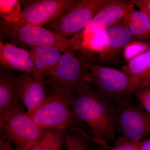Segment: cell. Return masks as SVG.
Wrapping results in <instances>:
<instances>
[{
    "instance_id": "obj_16",
    "label": "cell",
    "mask_w": 150,
    "mask_h": 150,
    "mask_svg": "<svg viewBox=\"0 0 150 150\" xmlns=\"http://www.w3.org/2000/svg\"><path fill=\"white\" fill-rule=\"evenodd\" d=\"M129 31L137 40L150 37V20L147 14L132 6L124 18Z\"/></svg>"
},
{
    "instance_id": "obj_25",
    "label": "cell",
    "mask_w": 150,
    "mask_h": 150,
    "mask_svg": "<svg viewBox=\"0 0 150 150\" xmlns=\"http://www.w3.org/2000/svg\"><path fill=\"white\" fill-rule=\"evenodd\" d=\"M0 150H18L12 147L11 143L4 139H1L0 142Z\"/></svg>"
},
{
    "instance_id": "obj_18",
    "label": "cell",
    "mask_w": 150,
    "mask_h": 150,
    "mask_svg": "<svg viewBox=\"0 0 150 150\" xmlns=\"http://www.w3.org/2000/svg\"><path fill=\"white\" fill-rule=\"evenodd\" d=\"M64 142V131L56 128L43 129L39 139L29 150H62Z\"/></svg>"
},
{
    "instance_id": "obj_19",
    "label": "cell",
    "mask_w": 150,
    "mask_h": 150,
    "mask_svg": "<svg viewBox=\"0 0 150 150\" xmlns=\"http://www.w3.org/2000/svg\"><path fill=\"white\" fill-rule=\"evenodd\" d=\"M22 11L20 2L18 0H0V16L8 22L16 21Z\"/></svg>"
},
{
    "instance_id": "obj_22",
    "label": "cell",
    "mask_w": 150,
    "mask_h": 150,
    "mask_svg": "<svg viewBox=\"0 0 150 150\" xmlns=\"http://www.w3.org/2000/svg\"><path fill=\"white\" fill-rule=\"evenodd\" d=\"M92 142L106 150H141L139 142H133L122 137L117 138L113 146L108 144V142L104 141L93 140Z\"/></svg>"
},
{
    "instance_id": "obj_6",
    "label": "cell",
    "mask_w": 150,
    "mask_h": 150,
    "mask_svg": "<svg viewBox=\"0 0 150 150\" xmlns=\"http://www.w3.org/2000/svg\"><path fill=\"white\" fill-rule=\"evenodd\" d=\"M1 135L18 150H29L40 138L43 129L38 126L22 105L9 112L0 121Z\"/></svg>"
},
{
    "instance_id": "obj_1",
    "label": "cell",
    "mask_w": 150,
    "mask_h": 150,
    "mask_svg": "<svg viewBox=\"0 0 150 150\" xmlns=\"http://www.w3.org/2000/svg\"><path fill=\"white\" fill-rule=\"evenodd\" d=\"M75 94L71 102L73 111L80 121L90 128L93 135L90 141L115 142L117 138L113 105L93 90L90 82Z\"/></svg>"
},
{
    "instance_id": "obj_10",
    "label": "cell",
    "mask_w": 150,
    "mask_h": 150,
    "mask_svg": "<svg viewBox=\"0 0 150 150\" xmlns=\"http://www.w3.org/2000/svg\"><path fill=\"white\" fill-rule=\"evenodd\" d=\"M133 6L130 1L109 0L81 32V40L104 31L121 21Z\"/></svg>"
},
{
    "instance_id": "obj_14",
    "label": "cell",
    "mask_w": 150,
    "mask_h": 150,
    "mask_svg": "<svg viewBox=\"0 0 150 150\" xmlns=\"http://www.w3.org/2000/svg\"><path fill=\"white\" fill-rule=\"evenodd\" d=\"M32 56L34 67V75L48 80L59 64L62 54L58 48L51 46H41L27 49Z\"/></svg>"
},
{
    "instance_id": "obj_12",
    "label": "cell",
    "mask_w": 150,
    "mask_h": 150,
    "mask_svg": "<svg viewBox=\"0 0 150 150\" xmlns=\"http://www.w3.org/2000/svg\"><path fill=\"white\" fill-rule=\"evenodd\" d=\"M106 36V43L98 54V59L102 63H110L118 58L124 48L129 43L136 40L129 31L126 21H121L104 30Z\"/></svg>"
},
{
    "instance_id": "obj_17",
    "label": "cell",
    "mask_w": 150,
    "mask_h": 150,
    "mask_svg": "<svg viewBox=\"0 0 150 150\" xmlns=\"http://www.w3.org/2000/svg\"><path fill=\"white\" fill-rule=\"evenodd\" d=\"M121 69L123 72L137 78L146 87L150 86V50L132 59Z\"/></svg>"
},
{
    "instance_id": "obj_11",
    "label": "cell",
    "mask_w": 150,
    "mask_h": 150,
    "mask_svg": "<svg viewBox=\"0 0 150 150\" xmlns=\"http://www.w3.org/2000/svg\"><path fill=\"white\" fill-rule=\"evenodd\" d=\"M18 86L22 102L30 116L46 101V80L33 74L25 73L17 79Z\"/></svg>"
},
{
    "instance_id": "obj_15",
    "label": "cell",
    "mask_w": 150,
    "mask_h": 150,
    "mask_svg": "<svg viewBox=\"0 0 150 150\" xmlns=\"http://www.w3.org/2000/svg\"><path fill=\"white\" fill-rule=\"evenodd\" d=\"M17 79L8 73L0 76V121L9 112L22 105Z\"/></svg>"
},
{
    "instance_id": "obj_27",
    "label": "cell",
    "mask_w": 150,
    "mask_h": 150,
    "mask_svg": "<svg viewBox=\"0 0 150 150\" xmlns=\"http://www.w3.org/2000/svg\"><path fill=\"white\" fill-rule=\"evenodd\" d=\"M97 150H106L105 149H103V148H102V147H101L99 146H98V149Z\"/></svg>"
},
{
    "instance_id": "obj_23",
    "label": "cell",
    "mask_w": 150,
    "mask_h": 150,
    "mask_svg": "<svg viewBox=\"0 0 150 150\" xmlns=\"http://www.w3.org/2000/svg\"><path fill=\"white\" fill-rule=\"evenodd\" d=\"M134 94L139 102L141 107L150 115V86L138 90Z\"/></svg>"
},
{
    "instance_id": "obj_26",
    "label": "cell",
    "mask_w": 150,
    "mask_h": 150,
    "mask_svg": "<svg viewBox=\"0 0 150 150\" xmlns=\"http://www.w3.org/2000/svg\"><path fill=\"white\" fill-rule=\"evenodd\" d=\"M141 150H150V137L139 142Z\"/></svg>"
},
{
    "instance_id": "obj_8",
    "label": "cell",
    "mask_w": 150,
    "mask_h": 150,
    "mask_svg": "<svg viewBox=\"0 0 150 150\" xmlns=\"http://www.w3.org/2000/svg\"><path fill=\"white\" fill-rule=\"evenodd\" d=\"M112 104L115 112V130L121 137L139 142L150 136V115L141 106L126 100Z\"/></svg>"
},
{
    "instance_id": "obj_5",
    "label": "cell",
    "mask_w": 150,
    "mask_h": 150,
    "mask_svg": "<svg viewBox=\"0 0 150 150\" xmlns=\"http://www.w3.org/2000/svg\"><path fill=\"white\" fill-rule=\"evenodd\" d=\"M71 49L62 54L58 66L48 80L53 91L71 102L74 94L90 82L88 71L79 57Z\"/></svg>"
},
{
    "instance_id": "obj_20",
    "label": "cell",
    "mask_w": 150,
    "mask_h": 150,
    "mask_svg": "<svg viewBox=\"0 0 150 150\" xmlns=\"http://www.w3.org/2000/svg\"><path fill=\"white\" fill-rule=\"evenodd\" d=\"M67 150H91L87 138L75 131H64Z\"/></svg>"
},
{
    "instance_id": "obj_7",
    "label": "cell",
    "mask_w": 150,
    "mask_h": 150,
    "mask_svg": "<svg viewBox=\"0 0 150 150\" xmlns=\"http://www.w3.org/2000/svg\"><path fill=\"white\" fill-rule=\"evenodd\" d=\"M109 0H77V2L45 28L65 38L74 36L89 24Z\"/></svg>"
},
{
    "instance_id": "obj_24",
    "label": "cell",
    "mask_w": 150,
    "mask_h": 150,
    "mask_svg": "<svg viewBox=\"0 0 150 150\" xmlns=\"http://www.w3.org/2000/svg\"><path fill=\"white\" fill-rule=\"evenodd\" d=\"M130 1L140 10L145 12L150 20V0H130Z\"/></svg>"
},
{
    "instance_id": "obj_9",
    "label": "cell",
    "mask_w": 150,
    "mask_h": 150,
    "mask_svg": "<svg viewBox=\"0 0 150 150\" xmlns=\"http://www.w3.org/2000/svg\"><path fill=\"white\" fill-rule=\"evenodd\" d=\"M77 0L28 1L16 21L13 22L43 27L68 10Z\"/></svg>"
},
{
    "instance_id": "obj_2",
    "label": "cell",
    "mask_w": 150,
    "mask_h": 150,
    "mask_svg": "<svg viewBox=\"0 0 150 150\" xmlns=\"http://www.w3.org/2000/svg\"><path fill=\"white\" fill-rule=\"evenodd\" d=\"M1 39L25 49L51 46L58 48L62 53L70 49L78 50L79 46L75 36L72 39L54 33L45 28L16 22L2 21L0 25Z\"/></svg>"
},
{
    "instance_id": "obj_13",
    "label": "cell",
    "mask_w": 150,
    "mask_h": 150,
    "mask_svg": "<svg viewBox=\"0 0 150 150\" xmlns=\"http://www.w3.org/2000/svg\"><path fill=\"white\" fill-rule=\"evenodd\" d=\"M1 69L21 71L34 74L35 67L32 56L27 49L12 43L0 41Z\"/></svg>"
},
{
    "instance_id": "obj_4",
    "label": "cell",
    "mask_w": 150,
    "mask_h": 150,
    "mask_svg": "<svg viewBox=\"0 0 150 150\" xmlns=\"http://www.w3.org/2000/svg\"><path fill=\"white\" fill-rule=\"evenodd\" d=\"M30 116L42 129L56 128L63 131L70 130L86 138L90 136L82 127L81 121L74 113L71 102L54 91Z\"/></svg>"
},
{
    "instance_id": "obj_21",
    "label": "cell",
    "mask_w": 150,
    "mask_h": 150,
    "mask_svg": "<svg viewBox=\"0 0 150 150\" xmlns=\"http://www.w3.org/2000/svg\"><path fill=\"white\" fill-rule=\"evenodd\" d=\"M150 50V43L144 40H134L126 45L123 52L126 64L132 59Z\"/></svg>"
},
{
    "instance_id": "obj_3",
    "label": "cell",
    "mask_w": 150,
    "mask_h": 150,
    "mask_svg": "<svg viewBox=\"0 0 150 150\" xmlns=\"http://www.w3.org/2000/svg\"><path fill=\"white\" fill-rule=\"evenodd\" d=\"M81 58L95 90L109 101L126 100L138 90L146 87L137 78L122 71L95 64L84 56Z\"/></svg>"
}]
</instances>
